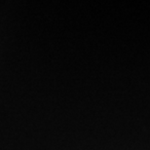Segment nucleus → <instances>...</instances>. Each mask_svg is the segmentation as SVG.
Segmentation results:
<instances>
[]
</instances>
